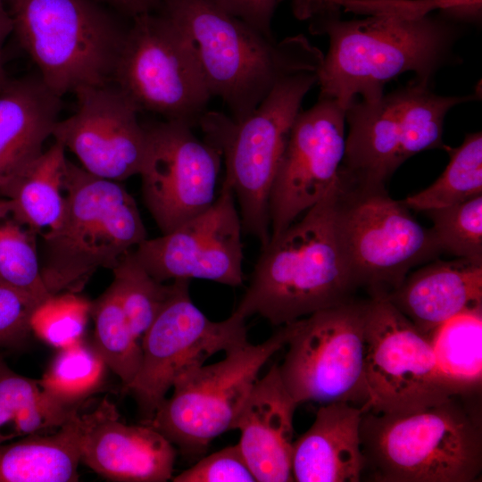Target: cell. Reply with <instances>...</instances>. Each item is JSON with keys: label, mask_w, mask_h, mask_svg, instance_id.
<instances>
[{"label": "cell", "mask_w": 482, "mask_h": 482, "mask_svg": "<svg viewBox=\"0 0 482 482\" xmlns=\"http://www.w3.org/2000/svg\"><path fill=\"white\" fill-rule=\"evenodd\" d=\"M310 29L328 38L317 71L320 98L335 99L345 109L357 96L378 99L386 84L405 72L430 85L441 69L461 62L454 50L461 32L458 23L420 6L364 19L325 15L314 19Z\"/></svg>", "instance_id": "cell-1"}, {"label": "cell", "mask_w": 482, "mask_h": 482, "mask_svg": "<svg viewBox=\"0 0 482 482\" xmlns=\"http://www.w3.org/2000/svg\"><path fill=\"white\" fill-rule=\"evenodd\" d=\"M338 182L262 248L235 312L283 326L353 300L357 287L337 220Z\"/></svg>", "instance_id": "cell-2"}, {"label": "cell", "mask_w": 482, "mask_h": 482, "mask_svg": "<svg viewBox=\"0 0 482 482\" xmlns=\"http://www.w3.org/2000/svg\"><path fill=\"white\" fill-rule=\"evenodd\" d=\"M187 36L209 92L240 120L285 78L319 70L324 54L302 34L276 41L209 0H162Z\"/></svg>", "instance_id": "cell-3"}, {"label": "cell", "mask_w": 482, "mask_h": 482, "mask_svg": "<svg viewBox=\"0 0 482 482\" xmlns=\"http://www.w3.org/2000/svg\"><path fill=\"white\" fill-rule=\"evenodd\" d=\"M454 395L403 414L366 411L364 471L378 482H474L482 471L480 415Z\"/></svg>", "instance_id": "cell-4"}, {"label": "cell", "mask_w": 482, "mask_h": 482, "mask_svg": "<svg viewBox=\"0 0 482 482\" xmlns=\"http://www.w3.org/2000/svg\"><path fill=\"white\" fill-rule=\"evenodd\" d=\"M63 220L41 238V272L53 295L80 291L99 268L112 270L146 239L136 201L119 181L67 161Z\"/></svg>", "instance_id": "cell-5"}, {"label": "cell", "mask_w": 482, "mask_h": 482, "mask_svg": "<svg viewBox=\"0 0 482 482\" xmlns=\"http://www.w3.org/2000/svg\"><path fill=\"white\" fill-rule=\"evenodd\" d=\"M317 80L315 71L290 75L244 118L205 112L197 124L204 140L221 154L222 184L232 189L238 204L243 232L255 237L262 248L270 238L269 198L288 134Z\"/></svg>", "instance_id": "cell-6"}, {"label": "cell", "mask_w": 482, "mask_h": 482, "mask_svg": "<svg viewBox=\"0 0 482 482\" xmlns=\"http://www.w3.org/2000/svg\"><path fill=\"white\" fill-rule=\"evenodd\" d=\"M14 34L57 96L112 83L127 29L96 0H7Z\"/></svg>", "instance_id": "cell-7"}, {"label": "cell", "mask_w": 482, "mask_h": 482, "mask_svg": "<svg viewBox=\"0 0 482 482\" xmlns=\"http://www.w3.org/2000/svg\"><path fill=\"white\" fill-rule=\"evenodd\" d=\"M478 95L441 96L415 79L374 101L353 100L345 110L349 126L341 177L359 186L386 187L409 158L445 149L444 123L456 105Z\"/></svg>", "instance_id": "cell-8"}, {"label": "cell", "mask_w": 482, "mask_h": 482, "mask_svg": "<svg viewBox=\"0 0 482 482\" xmlns=\"http://www.w3.org/2000/svg\"><path fill=\"white\" fill-rule=\"evenodd\" d=\"M386 187L351 184L339 176L337 220L342 246L356 285L386 297L410 270L434 259L440 248Z\"/></svg>", "instance_id": "cell-9"}, {"label": "cell", "mask_w": 482, "mask_h": 482, "mask_svg": "<svg viewBox=\"0 0 482 482\" xmlns=\"http://www.w3.org/2000/svg\"><path fill=\"white\" fill-rule=\"evenodd\" d=\"M288 336L286 324L261 344L247 341L226 352L221 361L187 372L175 382L172 395L153 418L143 423L182 453H203L214 438L231 429L260 370L287 345Z\"/></svg>", "instance_id": "cell-10"}, {"label": "cell", "mask_w": 482, "mask_h": 482, "mask_svg": "<svg viewBox=\"0 0 482 482\" xmlns=\"http://www.w3.org/2000/svg\"><path fill=\"white\" fill-rule=\"evenodd\" d=\"M132 21L112 83L139 111L197 125L212 96L190 41L164 13H145Z\"/></svg>", "instance_id": "cell-11"}, {"label": "cell", "mask_w": 482, "mask_h": 482, "mask_svg": "<svg viewBox=\"0 0 482 482\" xmlns=\"http://www.w3.org/2000/svg\"><path fill=\"white\" fill-rule=\"evenodd\" d=\"M366 305L352 300L287 324L288 349L278 369L298 404L345 402L368 411Z\"/></svg>", "instance_id": "cell-12"}, {"label": "cell", "mask_w": 482, "mask_h": 482, "mask_svg": "<svg viewBox=\"0 0 482 482\" xmlns=\"http://www.w3.org/2000/svg\"><path fill=\"white\" fill-rule=\"evenodd\" d=\"M365 344L368 410L410 413L461 395L440 371L429 337L386 297L367 301Z\"/></svg>", "instance_id": "cell-13"}, {"label": "cell", "mask_w": 482, "mask_h": 482, "mask_svg": "<svg viewBox=\"0 0 482 482\" xmlns=\"http://www.w3.org/2000/svg\"><path fill=\"white\" fill-rule=\"evenodd\" d=\"M175 281L174 291L141 339L138 371L125 387L145 419L150 420L175 382L218 352L247 342L245 318L234 311L212 321L193 303L189 280Z\"/></svg>", "instance_id": "cell-14"}, {"label": "cell", "mask_w": 482, "mask_h": 482, "mask_svg": "<svg viewBox=\"0 0 482 482\" xmlns=\"http://www.w3.org/2000/svg\"><path fill=\"white\" fill-rule=\"evenodd\" d=\"M145 128L147 150L139 173L142 194L146 208L166 234L214 203L222 157L186 123L163 120Z\"/></svg>", "instance_id": "cell-15"}, {"label": "cell", "mask_w": 482, "mask_h": 482, "mask_svg": "<svg viewBox=\"0 0 482 482\" xmlns=\"http://www.w3.org/2000/svg\"><path fill=\"white\" fill-rule=\"evenodd\" d=\"M345 110L335 99L319 97L312 107L297 114L270 194V238L337 183L345 148Z\"/></svg>", "instance_id": "cell-16"}, {"label": "cell", "mask_w": 482, "mask_h": 482, "mask_svg": "<svg viewBox=\"0 0 482 482\" xmlns=\"http://www.w3.org/2000/svg\"><path fill=\"white\" fill-rule=\"evenodd\" d=\"M242 223L232 189L222 184L204 212L162 236L145 239L132 253L156 280L200 278L241 286Z\"/></svg>", "instance_id": "cell-17"}, {"label": "cell", "mask_w": 482, "mask_h": 482, "mask_svg": "<svg viewBox=\"0 0 482 482\" xmlns=\"http://www.w3.org/2000/svg\"><path fill=\"white\" fill-rule=\"evenodd\" d=\"M74 94L77 111L56 122L54 140L92 175L119 182L139 175L148 138L136 104L113 83L83 87Z\"/></svg>", "instance_id": "cell-18"}, {"label": "cell", "mask_w": 482, "mask_h": 482, "mask_svg": "<svg viewBox=\"0 0 482 482\" xmlns=\"http://www.w3.org/2000/svg\"><path fill=\"white\" fill-rule=\"evenodd\" d=\"M80 460L103 478L118 482H165L172 478L174 445L158 430L128 425L104 398L79 413Z\"/></svg>", "instance_id": "cell-19"}, {"label": "cell", "mask_w": 482, "mask_h": 482, "mask_svg": "<svg viewBox=\"0 0 482 482\" xmlns=\"http://www.w3.org/2000/svg\"><path fill=\"white\" fill-rule=\"evenodd\" d=\"M298 403L286 387L278 364L258 378L231 429L256 481L290 482L294 415Z\"/></svg>", "instance_id": "cell-20"}, {"label": "cell", "mask_w": 482, "mask_h": 482, "mask_svg": "<svg viewBox=\"0 0 482 482\" xmlns=\"http://www.w3.org/2000/svg\"><path fill=\"white\" fill-rule=\"evenodd\" d=\"M366 411L345 402L322 404L312 425L294 441V481L359 482L365 469L361 422Z\"/></svg>", "instance_id": "cell-21"}, {"label": "cell", "mask_w": 482, "mask_h": 482, "mask_svg": "<svg viewBox=\"0 0 482 482\" xmlns=\"http://www.w3.org/2000/svg\"><path fill=\"white\" fill-rule=\"evenodd\" d=\"M61 96L37 75L0 86V189L43 152L59 120Z\"/></svg>", "instance_id": "cell-22"}, {"label": "cell", "mask_w": 482, "mask_h": 482, "mask_svg": "<svg viewBox=\"0 0 482 482\" xmlns=\"http://www.w3.org/2000/svg\"><path fill=\"white\" fill-rule=\"evenodd\" d=\"M386 298L428 337L453 317L482 309V263L461 258L429 263Z\"/></svg>", "instance_id": "cell-23"}, {"label": "cell", "mask_w": 482, "mask_h": 482, "mask_svg": "<svg viewBox=\"0 0 482 482\" xmlns=\"http://www.w3.org/2000/svg\"><path fill=\"white\" fill-rule=\"evenodd\" d=\"M80 462L77 411L52 435L0 444V482H76Z\"/></svg>", "instance_id": "cell-24"}, {"label": "cell", "mask_w": 482, "mask_h": 482, "mask_svg": "<svg viewBox=\"0 0 482 482\" xmlns=\"http://www.w3.org/2000/svg\"><path fill=\"white\" fill-rule=\"evenodd\" d=\"M65 147L58 141L0 189L36 227L41 238L62 224L67 204Z\"/></svg>", "instance_id": "cell-25"}, {"label": "cell", "mask_w": 482, "mask_h": 482, "mask_svg": "<svg viewBox=\"0 0 482 482\" xmlns=\"http://www.w3.org/2000/svg\"><path fill=\"white\" fill-rule=\"evenodd\" d=\"M38 237L15 203L0 196V285L39 306L53 295L42 277Z\"/></svg>", "instance_id": "cell-26"}, {"label": "cell", "mask_w": 482, "mask_h": 482, "mask_svg": "<svg viewBox=\"0 0 482 482\" xmlns=\"http://www.w3.org/2000/svg\"><path fill=\"white\" fill-rule=\"evenodd\" d=\"M445 378L462 395L480 393L482 383V309L447 320L428 336Z\"/></svg>", "instance_id": "cell-27"}, {"label": "cell", "mask_w": 482, "mask_h": 482, "mask_svg": "<svg viewBox=\"0 0 482 482\" xmlns=\"http://www.w3.org/2000/svg\"><path fill=\"white\" fill-rule=\"evenodd\" d=\"M106 369L93 344L82 339L59 349L38 383L54 404L73 413L104 385Z\"/></svg>", "instance_id": "cell-28"}, {"label": "cell", "mask_w": 482, "mask_h": 482, "mask_svg": "<svg viewBox=\"0 0 482 482\" xmlns=\"http://www.w3.org/2000/svg\"><path fill=\"white\" fill-rule=\"evenodd\" d=\"M449 162L427 188L407 196L409 209L427 212L460 204L482 195V133H468L457 147L445 146Z\"/></svg>", "instance_id": "cell-29"}, {"label": "cell", "mask_w": 482, "mask_h": 482, "mask_svg": "<svg viewBox=\"0 0 482 482\" xmlns=\"http://www.w3.org/2000/svg\"><path fill=\"white\" fill-rule=\"evenodd\" d=\"M62 411L43 393L38 379L16 373L0 356V444L8 442L3 429L12 424L15 436L58 428Z\"/></svg>", "instance_id": "cell-30"}, {"label": "cell", "mask_w": 482, "mask_h": 482, "mask_svg": "<svg viewBox=\"0 0 482 482\" xmlns=\"http://www.w3.org/2000/svg\"><path fill=\"white\" fill-rule=\"evenodd\" d=\"M90 316L94 322L92 344L125 388L138 371L141 342L134 335L112 286L90 303Z\"/></svg>", "instance_id": "cell-31"}, {"label": "cell", "mask_w": 482, "mask_h": 482, "mask_svg": "<svg viewBox=\"0 0 482 482\" xmlns=\"http://www.w3.org/2000/svg\"><path fill=\"white\" fill-rule=\"evenodd\" d=\"M112 270L114 278L111 286L134 335L141 342L171 296L175 281L167 285L154 278L137 261L132 250Z\"/></svg>", "instance_id": "cell-32"}, {"label": "cell", "mask_w": 482, "mask_h": 482, "mask_svg": "<svg viewBox=\"0 0 482 482\" xmlns=\"http://www.w3.org/2000/svg\"><path fill=\"white\" fill-rule=\"evenodd\" d=\"M426 212L441 252L482 263V195Z\"/></svg>", "instance_id": "cell-33"}, {"label": "cell", "mask_w": 482, "mask_h": 482, "mask_svg": "<svg viewBox=\"0 0 482 482\" xmlns=\"http://www.w3.org/2000/svg\"><path fill=\"white\" fill-rule=\"evenodd\" d=\"M90 302L75 293L53 295L39 305L31 318L32 335L61 349L83 339Z\"/></svg>", "instance_id": "cell-34"}, {"label": "cell", "mask_w": 482, "mask_h": 482, "mask_svg": "<svg viewBox=\"0 0 482 482\" xmlns=\"http://www.w3.org/2000/svg\"><path fill=\"white\" fill-rule=\"evenodd\" d=\"M173 482H254L256 478L237 444L198 461L175 477Z\"/></svg>", "instance_id": "cell-35"}, {"label": "cell", "mask_w": 482, "mask_h": 482, "mask_svg": "<svg viewBox=\"0 0 482 482\" xmlns=\"http://www.w3.org/2000/svg\"><path fill=\"white\" fill-rule=\"evenodd\" d=\"M36 303L0 285V347L20 348L32 336Z\"/></svg>", "instance_id": "cell-36"}, {"label": "cell", "mask_w": 482, "mask_h": 482, "mask_svg": "<svg viewBox=\"0 0 482 482\" xmlns=\"http://www.w3.org/2000/svg\"><path fill=\"white\" fill-rule=\"evenodd\" d=\"M228 14L244 21L269 37L275 9L282 0H209Z\"/></svg>", "instance_id": "cell-37"}, {"label": "cell", "mask_w": 482, "mask_h": 482, "mask_svg": "<svg viewBox=\"0 0 482 482\" xmlns=\"http://www.w3.org/2000/svg\"><path fill=\"white\" fill-rule=\"evenodd\" d=\"M440 13L455 23L478 22L481 19L482 0H441Z\"/></svg>", "instance_id": "cell-38"}, {"label": "cell", "mask_w": 482, "mask_h": 482, "mask_svg": "<svg viewBox=\"0 0 482 482\" xmlns=\"http://www.w3.org/2000/svg\"><path fill=\"white\" fill-rule=\"evenodd\" d=\"M102 4L108 5L117 12L130 17L153 12L162 4V0H96Z\"/></svg>", "instance_id": "cell-39"}, {"label": "cell", "mask_w": 482, "mask_h": 482, "mask_svg": "<svg viewBox=\"0 0 482 482\" xmlns=\"http://www.w3.org/2000/svg\"><path fill=\"white\" fill-rule=\"evenodd\" d=\"M295 16L301 21L334 12L332 0H290Z\"/></svg>", "instance_id": "cell-40"}, {"label": "cell", "mask_w": 482, "mask_h": 482, "mask_svg": "<svg viewBox=\"0 0 482 482\" xmlns=\"http://www.w3.org/2000/svg\"><path fill=\"white\" fill-rule=\"evenodd\" d=\"M12 34V21L7 0H0V62L3 61V48L8 37Z\"/></svg>", "instance_id": "cell-41"}, {"label": "cell", "mask_w": 482, "mask_h": 482, "mask_svg": "<svg viewBox=\"0 0 482 482\" xmlns=\"http://www.w3.org/2000/svg\"><path fill=\"white\" fill-rule=\"evenodd\" d=\"M7 75L5 73L4 68V62H0V86L3 84V82L7 79Z\"/></svg>", "instance_id": "cell-42"}, {"label": "cell", "mask_w": 482, "mask_h": 482, "mask_svg": "<svg viewBox=\"0 0 482 482\" xmlns=\"http://www.w3.org/2000/svg\"><path fill=\"white\" fill-rule=\"evenodd\" d=\"M341 1H344V0H332V4H333L335 10H336L337 12H339V10H340L339 3H340Z\"/></svg>", "instance_id": "cell-43"}, {"label": "cell", "mask_w": 482, "mask_h": 482, "mask_svg": "<svg viewBox=\"0 0 482 482\" xmlns=\"http://www.w3.org/2000/svg\"><path fill=\"white\" fill-rule=\"evenodd\" d=\"M1 356V355H0Z\"/></svg>", "instance_id": "cell-44"}]
</instances>
